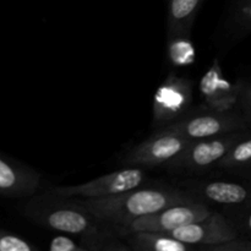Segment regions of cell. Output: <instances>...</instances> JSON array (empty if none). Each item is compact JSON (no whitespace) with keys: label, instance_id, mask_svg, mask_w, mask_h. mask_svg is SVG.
Wrapping results in <instances>:
<instances>
[{"label":"cell","instance_id":"6da1fadb","mask_svg":"<svg viewBox=\"0 0 251 251\" xmlns=\"http://www.w3.org/2000/svg\"><path fill=\"white\" fill-rule=\"evenodd\" d=\"M71 206L88 212L114 228L120 235L122 229L142 216L158 212L168 206L196 200L184 189L150 188L132 189L107 198H64Z\"/></svg>","mask_w":251,"mask_h":251},{"label":"cell","instance_id":"7a4b0ae2","mask_svg":"<svg viewBox=\"0 0 251 251\" xmlns=\"http://www.w3.org/2000/svg\"><path fill=\"white\" fill-rule=\"evenodd\" d=\"M22 213L33 222L50 229L80 235L85 240L83 245L90 251H105L108 245L120 235L114 228L49 191L33 195L24 206Z\"/></svg>","mask_w":251,"mask_h":251},{"label":"cell","instance_id":"3957f363","mask_svg":"<svg viewBox=\"0 0 251 251\" xmlns=\"http://www.w3.org/2000/svg\"><path fill=\"white\" fill-rule=\"evenodd\" d=\"M247 131L228 132L218 136L207 137L193 141L188 149L167 164L164 168L176 174H198L217 166L221 159L228 153L232 146L237 144Z\"/></svg>","mask_w":251,"mask_h":251},{"label":"cell","instance_id":"277c9868","mask_svg":"<svg viewBox=\"0 0 251 251\" xmlns=\"http://www.w3.org/2000/svg\"><path fill=\"white\" fill-rule=\"evenodd\" d=\"M145 179L146 173L142 167H130L77 185L51 186L47 191L61 198H107L140 188L144 184Z\"/></svg>","mask_w":251,"mask_h":251},{"label":"cell","instance_id":"5b68a950","mask_svg":"<svg viewBox=\"0 0 251 251\" xmlns=\"http://www.w3.org/2000/svg\"><path fill=\"white\" fill-rule=\"evenodd\" d=\"M247 118L237 113L215 112L205 109L203 113L186 114L176 122L164 125L163 129L173 131L190 141L218 136L228 132L245 130L248 126Z\"/></svg>","mask_w":251,"mask_h":251},{"label":"cell","instance_id":"8992f818","mask_svg":"<svg viewBox=\"0 0 251 251\" xmlns=\"http://www.w3.org/2000/svg\"><path fill=\"white\" fill-rule=\"evenodd\" d=\"M210 206L202 201L194 200L168 206L158 212L142 216L122 229V235L132 232H158L169 234L178 228L198 222L212 213Z\"/></svg>","mask_w":251,"mask_h":251},{"label":"cell","instance_id":"52a82bcc","mask_svg":"<svg viewBox=\"0 0 251 251\" xmlns=\"http://www.w3.org/2000/svg\"><path fill=\"white\" fill-rule=\"evenodd\" d=\"M193 141L161 127L153 135L134 147L125 158L131 167H166L180 156Z\"/></svg>","mask_w":251,"mask_h":251},{"label":"cell","instance_id":"ba28073f","mask_svg":"<svg viewBox=\"0 0 251 251\" xmlns=\"http://www.w3.org/2000/svg\"><path fill=\"white\" fill-rule=\"evenodd\" d=\"M194 83L171 74L157 88L153 97V123L164 126L188 114L193 104Z\"/></svg>","mask_w":251,"mask_h":251},{"label":"cell","instance_id":"9c48e42d","mask_svg":"<svg viewBox=\"0 0 251 251\" xmlns=\"http://www.w3.org/2000/svg\"><path fill=\"white\" fill-rule=\"evenodd\" d=\"M169 235L198 250L206 251L208 248L229 242L240 234L225 215L213 211L207 217L178 228Z\"/></svg>","mask_w":251,"mask_h":251},{"label":"cell","instance_id":"30bf717a","mask_svg":"<svg viewBox=\"0 0 251 251\" xmlns=\"http://www.w3.org/2000/svg\"><path fill=\"white\" fill-rule=\"evenodd\" d=\"M242 83L233 85L221 69L218 59H215L211 68L203 74L199 85L200 95L206 109L215 112H230L240 102Z\"/></svg>","mask_w":251,"mask_h":251},{"label":"cell","instance_id":"8fae6325","mask_svg":"<svg viewBox=\"0 0 251 251\" xmlns=\"http://www.w3.org/2000/svg\"><path fill=\"white\" fill-rule=\"evenodd\" d=\"M184 190L202 202L220 203L226 206H238L251 199V188L237 181L213 180L195 181L186 184Z\"/></svg>","mask_w":251,"mask_h":251},{"label":"cell","instance_id":"7c38bea8","mask_svg":"<svg viewBox=\"0 0 251 251\" xmlns=\"http://www.w3.org/2000/svg\"><path fill=\"white\" fill-rule=\"evenodd\" d=\"M39 188V174L0 156V195L29 198Z\"/></svg>","mask_w":251,"mask_h":251},{"label":"cell","instance_id":"4fadbf2b","mask_svg":"<svg viewBox=\"0 0 251 251\" xmlns=\"http://www.w3.org/2000/svg\"><path fill=\"white\" fill-rule=\"evenodd\" d=\"M126 243L136 251H191L195 247L185 244L166 233L132 232L125 235Z\"/></svg>","mask_w":251,"mask_h":251},{"label":"cell","instance_id":"5bb4252c","mask_svg":"<svg viewBox=\"0 0 251 251\" xmlns=\"http://www.w3.org/2000/svg\"><path fill=\"white\" fill-rule=\"evenodd\" d=\"M205 0H169L168 38L176 36H189L196 14Z\"/></svg>","mask_w":251,"mask_h":251},{"label":"cell","instance_id":"9a60e30c","mask_svg":"<svg viewBox=\"0 0 251 251\" xmlns=\"http://www.w3.org/2000/svg\"><path fill=\"white\" fill-rule=\"evenodd\" d=\"M251 166V134L243 136L221 159L217 167L223 169H240Z\"/></svg>","mask_w":251,"mask_h":251},{"label":"cell","instance_id":"2e32d148","mask_svg":"<svg viewBox=\"0 0 251 251\" xmlns=\"http://www.w3.org/2000/svg\"><path fill=\"white\" fill-rule=\"evenodd\" d=\"M168 58L176 66H189L195 63L196 49L188 36L168 38Z\"/></svg>","mask_w":251,"mask_h":251},{"label":"cell","instance_id":"e0dca14e","mask_svg":"<svg viewBox=\"0 0 251 251\" xmlns=\"http://www.w3.org/2000/svg\"><path fill=\"white\" fill-rule=\"evenodd\" d=\"M237 230L251 239V199L247 202L238 205L235 208L234 218L229 220Z\"/></svg>","mask_w":251,"mask_h":251},{"label":"cell","instance_id":"ac0fdd59","mask_svg":"<svg viewBox=\"0 0 251 251\" xmlns=\"http://www.w3.org/2000/svg\"><path fill=\"white\" fill-rule=\"evenodd\" d=\"M36 247L27 240L0 229V251H34Z\"/></svg>","mask_w":251,"mask_h":251},{"label":"cell","instance_id":"d6986e66","mask_svg":"<svg viewBox=\"0 0 251 251\" xmlns=\"http://www.w3.org/2000/svg\"><path fill=\"white\" fill-rule=\"evenodd\" d=\"M50 251H90L85 245H80L74 242L71 238L65 235H58L53 238L49 245Z\"/></svg>","mask_w":251,"mask_h":251},{"label":"cell","instance_id":"ffe728a7","mask_svg":"<svg viewBox=\"0 0 251 251\" xmlns=\"http://www.w3.org/2000/svg\"><path fill=\"white\" fill-rule=\"evenodd\" d=\"M206 251H251V239L250 238H238L226 242L223 244L208 248Z\"/></svg>","mask_w":251,"mask_h":251},{"label":"cell","instance_id":"44dd1931","mask_svg":"<svg viewBox=\"0 0 251 251\" xmlns=\"http://www.w3.org/2000/svg\"><path fill=\"white\" fill-rule=\"evenodd\" d=\"M239 26L245 31L251 29V0H240L237 14Z\"/></svg>","mask_w":251,"mask_h":251},{"label":"cell","instance_id":"7402d4cb","mask_svg":"<svg viewBox=\"0 0 251 251\" xmlns=\"http://www.w3.org/2000/svg\"><path fill=\"white\" fill-rule=\"evenodd\" d=\"M240 102L245 109V118L248 122H251V83L243 85L242 92H240Z\"/></svg>","mask_w":251,"mask_h":251}]
</instances>
